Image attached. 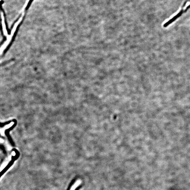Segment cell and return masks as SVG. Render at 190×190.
<instances>
[{
    "label": "cell",
    "mask_w": 190,
    "mask_h": 190,
    "mask_svg": "<svg viewBox=\"0 0 190 190\" xmlns=\"http://www.w3.org/2000/svg\"><path fill=\"white\" fill-rule=\"evenodd\" d=\"M187 0L184 3L183 5L181 10L180 11V12H179L178 14H176V15L173 17L171 19L169 20V21L167 22H166L165 24H164L163 25L164 27H167L168 26L170 25L171 23H173V22L176 21L178 18L180 17V16H181L184 13L187 12L188 9L190 8V0H189L187 7H186L185 8H184L185 7H186V5H187Z\"/></svg>",
    "instance_id": "cell-1"
}]
</instances>
